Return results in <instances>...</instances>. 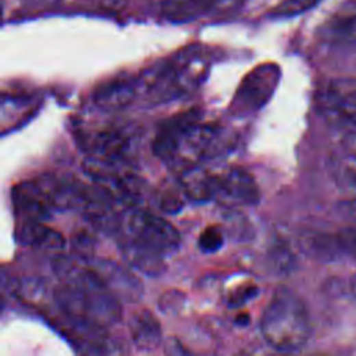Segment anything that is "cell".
Returning <instances> with one entry per match:
<instances>
[{
	"mask_svg": "<svg viewBox=\"0 0 356 356\" xmlns=\"http://www.w3.org/2000/svg\"><path fill=\"white\" fill-rule=\"evenodd\" d=\"M199 118V113L188 112L163 123L153 141L155 155L184 171L225 152L230 144L225 129Z\"/></svg>",
	"mask_w": 356,
	"mask_h": 356,
	"instance_id": "1",
	"label": "cell"
},
{
	"mask_svg": "<svg viewBox=\"0 0 356 356\" xmlns=\"http://www.w3.org/2000/svg\"><path fill=\"white\" fill-rule=\"evenodd\" d=\"M53 298L77 334L99 333L121 319V301L105 288H81L60 283Z\"/></svg>",
	"mask_w": 356,
	"mask_h": 356,
	"instance_id": "2",
	"label": "cell"
},
{
	"mask_svg": "<svg viewBox=\"0 0 356 356\" xmlns=\"http://www.w3.org/2000/svg\"><path fill=\"white\" fill-rule=\"evenodd\" d=\"M260 331L264 341L280 352L299 351L312 335L305 302L290 288H277L262 315Z\"/></svg>",
	"mask_w": 356,
	"mask_h": 356,
	"instance_id": "3",
	"label": "cell"
},
{
	"mask_svg": "<svg viewBox=\"0 0 356 356\" xmlns=\"http://www.w3.org/2000/svg\"><path fill=\"white\" fill-rule=\"evenodd\" d=\"M206 73L207 63L201 55H180L138 77V97H144L152 105L180 99L195 91Z\"/></svg>",
	"mask_w": 356,
	"mask_h": 356,
	"instance_id": "4",
	"label": "cell"
},
{
	"mask_svg": "<svg viewBox=\"0 0 356 356\" xmlns=\"http://www.w3.org/2000/svg\"><path fill=\"white\" fill-rule=\"evenodd\" d=\"M129 237L163 256L174 253L181 244L178 230L162 216L145 210H132L127 218Z\"/></svg>",
	"mask_w": 356,
	"mask_h": 356,
	"instance_id": "5",
	"label": "cell"
},
{
	"mask_svg": "<svg viewBox=\"0 0 356 356\" xmlns=\"http://www.w3.org/2000/svg\"><path fill=\"white\" fill-rule=\"evenodd\" d=\"M280 70L275 64H264L248 74L233 101L236 113L248 114L262 109L273 97L279 84Z\"/></svg>",
	"mask_w": 356,
	"mask_h": 356,
	"instance_id": "6",
	"label": "cell"
},
{
	"mask_svg": "<svg viewBox=\"0 0 356 356\" xmlns=\"http://www.w3.org/2000/svg\"><path fill=\"white\" fill-rule=\"evenodd\" d=\"M82 144L89 156L112 164H128L134 156V136L117 127L88 132Z\"/></svg>",
	"mask_w": 356,
	"mask_h": 356,
	"instance_id": "7",
	"label": "cell"
},
{
	"mask_svg": "<svg viewBox=\"0 0 356 356\" xmlns=\"http://www.w3.org/2000/svg\"><path fill=\"white\" fill-rule=\"evenodd\" d=\"M103 285L123 302H137L144 295L141 281L127 267L109 259L88 257Z\"/></svg>",
	"mask_w": 356,
	"mask_h": 356,
	"instance_id": "8",
	"label": "cell"
},
{
	"mask_svg": "<svg viewBox=\"0 0 356 356\" xmlns=\"http://www.w3.org/2000/svg\"><path fill=\"white\" fill-rule=\"evenodd\" d=\"M218 198L241 206H255L260 202V190L252 174L240 167L217 174Z\"/></svg>",
	"mask_w": 356,
	"mask_h": 356,
	"instance_id": "9",
	"label": "cell"
},
{
	"mask_svg": "<svg viewBox=\"0 0 356 356\" xmlns=\"http://www.w3.org/2000/svg\"><path fill=\"white\" fill-rule=\"evenodd\" d=\"M13 206L23 220H44L55 210L49 194L44 190L40 180L21 183L13 188Z\"/></svg>",
	"mask_w": 356,
	"mask_h": 356,
	"instance_id": "10",
	"label": "cell"
},
{
	"mask_svg": "<svg viewBox=\"0 0 356 356\" xmlns=\"http://www.w3.org/2000/svg\"><path fill=\"white\" fill-rule=\"evenodd\" d=\"M138 98L137 78H117L102 84L94 92V103L106 112L125 109Z\"/></svg>",
	"mask_w": 356,
	"mask_h": 356,
	"instance_id": "11",
	"label": "cell"
},
{
	"mask_svg": "<svg viewBox=\"0 0 356 356\" xmlns=\"http://www.w3.org/2000/svg\"><path fill=\"white\" fill-rule=\"evenodd\" d=\"M120 249L124 259L142 275L156 277L160 276L166 269V262L163 255L140 244L131 237H125L120 241Z\"/></svg>",
	"mask_w": 356,
	"mask_h": 356,
	"instance_id": "12",
	"label": "cell"
},
{
	"mask_svg": "<svg viewBox=\"0 0 356 356\" xmlns=\"http://www.w3.org/2000/svg\"><path fill=\"white\" fill-rule=\"evenodd\" d=\"M325 42L334 44L356 43V0L345 6L341 13L330 17L319 29Z\"/></svg>",
	"mask_w": 356,
	"mask_h": 356,
	"instance_id": "13",
	"label": "cell"
},
{
	"mask_svg": "<svg viewBox=\"0 0 356 356\" xmlns=\"http://www.w3.org/2000/svg\"><path fill=\"white\" fill-rule=\"evenodd\" d=\"M180 186L187 198L195 202H209L218 196V177L194 166L183 171Z\"/></svg>",
	"mask_w": 356,
	"mask_h": 356,
	"instance_id": "14",
	"label": "cell"
},
{
	"mask_svg": "<svg viewBox=\"0 0 356 356\" xmlns=\"http://www.w3.org/2000/svg\"><path fill=\"white\" fill-rule=\"evenodd\" d=\"M16 236L20 244L43 251H60L66 245L59 231L44 226L39 220H23Z\"/></svg>",
	"mask_w": 356,
	"mask_h": 356,
	"instance_id": "15",
	"label": "cell"
},
{
	"mask_svg": "<svg viewBox=\"0 0 356 356\" xmlns=\"http://www.w3.org/2000/svg\"><path fill=\"white\" fill-rule=\"evenodd\" d=\"M131 338L140 349L152 351L162 342V326L151 310H141L131 319Z\"/></svg>",
	"mask_w": 356,
	"mask_h": 356,
	"instance_id": "16",
	"label": "cell"
},
{
	"mask_svg": "<svg viewBox=\"0 0 356 356\" xmlns=\"http://www.w3.org/2000/svg\"><path fill=\"white\" fill-rule=\"evenodd\" d=\"M220 3L222 0H160L163 16L175 23L199 18Z\"/></svg>",
	"mask_w": 356,
	"mask_h": 356,
	"instance_id": "17",
	"label": "cell"
},
{
	"mask_svg": "<svg viewBox=\"0 0 356 356\" xmlns=\"http://www.w3.org/2000/svg\"><path fill=\"white\" fill-rule=\"evenodd\" d=\"M299 246L310 257L323 262H333L344 255L337 234L316 231L305 233L299 238Z\"/></svg>",
	"mask_w": 356,
	"mask_h": 356,
	"instance_id": "18",
	"label": "cell"
},
{
	"mask_svg": "<svg viewBox=\"0 0 356 356\" xmlns=\"http://www.w3.org/2000/svg\"><path fill=\"white\" fill-rule=\"evenodd\" d=\"M323 110L329 116L345 112H356V86L334 84L326 94Z\"/></svg>",
	"mask_w": 356,
	"mask_h": 356,
	"instance_id": "19",
	"label": "cell"
},
{
	"mask_svg": "<svg viewBox=\"0 0 356 356\" xmlns=\"http://www.w3.org/2000/svg\"><path fill=\"white\" fill-rule=\"evenodd\" d=\"M329 170L337 186L356 196V156L345 153L333 156L329 162Z\"/></svg>",
	"mask_w": 356,
	"mask_h": 356,
	"instance_id": "20",
	"label": "cell"
},
{
	"mask_svg": "<svg viewBox=\"0 0 356 356\" xmlns=\"http://www.w3.org/2000/svg\"><path fill=\"white\" fill-rule=\"evenodd\" d=\"M323 0H283L272 12L273 17H295L319 6Z\"/></svg>",
	"mask_w": 356,
	"mask_h": 356,
	"instance_id": "21",
	"label": "cell"
},
{
	"mask_svg": "<svg viewBox=\"0 0 356 356\" xmlns=\"http://www.w3.org/2000/svg\"><path fill=\"white\" fill-rule=\"evenodd\" d=\"M222 244H225V234L217 226L206 227L198 238V248L203 253H214L221 249Z\"/></svg>",
	"mask_w": 356,
	"mask_h": 356,
	"instance_id": "22",
	"label": "cell"
},
{
	"mask_svg": "<svg viewBox=\"0 0 356 356\" xmlns=\"http://www.w3.org/2000/svg\"><path fill=\"white\" fill-rule=\"evenodd\" d=\"M270 262L276 273L285 275L294 266V256L285 244H276L270 252Z\"/></svg>",
	"mask_w": 356,
	"mask_h": 356,
	"instance_id": "23",
	"label": "cell"
},
{
	"mask_svg": "<svg viewBox=\"0 0 356 356\" xmlns=\"http://www.w3.org/2000/svg\"><path fill=\"white\" fill-rule=\"evenodd\" d=\"M338 242L344 255L356 260V229L348 227L337 233Z\"/></svg>",
	"mask_w": 356,
	"mask_h": 356,
	"instance_id": "24",
	"label": "cell"
},
{
	"mask_svg": "<svg viewBox=\"0 0 356 356\" xmlns=\"http://www.w3.org/2000/svg\"><path fill=\"white\" fill-rule=\"evenodd\" d=\"M259 290L257 287L255 285H244V287H240V288H236V291H233L230 295H229V305L230 306H241L244 303H246L248 301H251L252 298H255L257 295Z\"/></svg>",
	"mask_w": 356,
	"mask_h": 356,
	"instance_id": "25",
	"label": "cell"
},
{
	"mask_svg": "<svg viewBox=\"0 0 356 356\" xmlns=\"http://www.w3.org/2000/svg\"><path fill=\"white\" fill-rule=\"evenodd\" d=\"M73 249L81 257H92L94 241L86 233H79L73 237Z\"/></svg>",
	"mask_w": 356,
	"mask_h": 356,
	"instance_id": "26",
	"label": "cell"
},
{
	"mask_svg": "<svg viewBox=\"0 0 356 356\" xmlns=\"http://www.w3.org/2000/svg\"><path fill=\"white\" fill-rule=\"evenodd\" d=\"M157 203H159V207L166 213H177V212H180L184 206V203L180 198L173 194H167V192H164L159 196Z\"/></svg>",
	"mask_w": 356,
	"mask_h": 356,
	"instance_id": "27",
	"label": "cell"
},
{
	"mask_svg": "<svg viewBox=\"0 0 356 356\" xmlns=\"http://www.w3.org/2000/svg\"><path fill=\"white\" fill-rule=\"evenodd\" d=\"M338 212L351 220H356V198L348 199L338 205Z\"/></svg>",
	"mask_w": 356,
	"mask_h": 356,
	"instance_id": "28",
	"label": "cell"
},
{
	"mask_svg": "<svg viewBox=\"0 0 356 356\" xmlns=\"http://www.w3.org/2000/svg\"><path fill=\"white\" fill-rule=\"evenodd\" d=\"M344 144H345L344 147H345L346 152L353 155V156H356V131L349 134V136L345 138Z\"/></svg>",
	"mask_w": 356,
	"mask_h": 356,
	"instance_id": "29",
	"label": "cell"
},
{
	"mask_svg": "<svg viewBox=\"0 0 356 356\" xmlns=\"http://www.w3.org/2000/svg\"><path fill=\"white\" fill-rule=\"evenodd\" d=\"M236 323L238 326H248L251 323V316L248 314H240L237 318H236Z\"/></svg>",
	"mask_w": 356,
	"mask_h": 356,
	"instance_id": "30",
	"label": "cell"
},
{
	"mask_svg": "<svg viewBox=\"0 0 356 356\" xmlns=\"http://www.w3.org/2000/svg\"><path fill=\"white\" fill-rule=\"evenodd\" d=\"M351 291H352L353 296L356 298V275L351 279Z\"/></svg>",
	"mask_w": 356,
	"mask_h": 356,
	"instance_id": "31",
	"label": "cell"
}]
</instances>
